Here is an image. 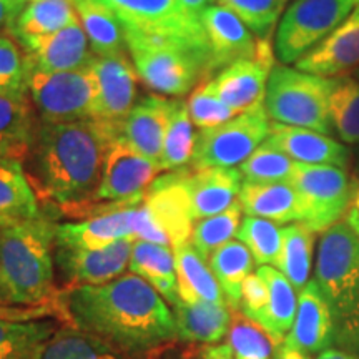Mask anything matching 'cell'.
<instances>
[{
  "instance_id": "6da1fadb",
  "label": "cell",
  "mask_w": 359,
  "mask_h": 359,
  "mask_svg": "<svg viewBox=\"0 0 359 359\" xmlns=\"http://www.w3.org/2000/svg\"><path fill=\"white\" fill-rule=\"evenodd\" d=\"M65 306L75 327L130 359H140L178 339L168 303L133 273L105 285L72 288Z\"/></svg>"
},
{
  "instance_id": "7a4b0ae2",
  "label": "cell",
  "mask_w": 359,
  "mask_h": 359,
  "mask_svg": "<svg viewBox=\"0 0 359 359\" xmlns=\"http://www.w3.org/2000/svg\"><path fill=\"white\" fill-rule=\"evenodd\" d=\"M118 127L100 120L37 125L25 158L35 195L60 212L88 203L102 178L103 161Z\"/></svg>"
},
{
  "instance_id": "3957f363",
  "label": "cell",
  "mask_w": 359,
  "mask_h": 359,
  "mask_svg": "<svg viewBox=\"0 0 359 359\" xmlns=\"http://www.w3.org/2000/svg\"><path fill=\"white\" fill-rule=\"evenodd\" d=\"M55 226L47 215L0 226V302L37 308L53 294Z\"/></svg>"
},
{
  "instance_id": "277c9868",
  "label": "cell",
  "mask_w": 359,
  "mask_h": 359,
  "mask_svg": "<svg viewBox=\"0 0 359 359\" xmlns=\"http://www.w3.org/2000/svg\"><path fill=\"white\" fill-rule=\"evenodd\" d=\"M123 29L138 79L161 95L183 97L212 77L206 34H148L125 24Z\"/></svg>"
},
{
  "instance_id": "5b68a950",
  "label": "cell",
  "mask_w": 359,
  "mask_h": 359,
  "mask_svg": "<svg viewBox=\"0 0 359 359\" xmlns=\"http://www.w3.org/2000/svg\"><path fill=\"white\" fill-rule=\"evenodd\" d=\"M314 281L333 320V344L359 359V236L346 222L323 233Z\"/></svg>"
},
{
  "instance_id": "8992f818",
  "label": "cell",
  "mask_w": 359,
  "mask_h": 359,
  "mask_svg": "<svg viewBox=\"0 0 359 359\" xmlns=\"http://www.w3.org/2000/svg\"><path fill=\"white\" fill-rule=\"evenodd\" d=\"M331 79L318 77L286 65H275L264 95V110L276 123L330 135L327 97Z\"/></svg>"
},
{
  "instance_id": "52a82bcc",
  "label": "cell",
  "mask_w": 359,
  "mask_h": 359,
  "mask_svg": "<svg viewBox=\"0 0 359 359\" xmlns=\"http://www.w3.org/2000/svg\"><path fill=\"white\" fill-rule=\"evenodd\" d=\"M25 87L42 123H70L95 118L97 79L92 65L48 74L25 64Z\"/></svg>"
},
{
  "instance_id": "ba28073f",
  "label": "cell",
  "mask_w": 359,
  "mask_h": 359,
  "mask_svg": "<svg viewBox=\"0 0 359 359\" xmlns=\"http://www.w3.org/2000/svg\"><path fill=\"white\" fill-rule=\"evenodd\" d=\"M359 0H293L276 29L275 55L283 65L296 64L358 7Z\"/></svg>"
},
{
  "instance_id": "9c48e42d",
  "label": "cell",
  "mask_w": 359,
  "mask_h": 359,
  "mask_svg": "<svg viewBox=\"0 0 359 359\" xmlns=\"http://www.w3.org/2000/svg\"><path fill=\"white\" fill-rule=\"evenodd\" d=\"M290 183L298 193L302 223L313 233L327 231L351 208L354 183L346 170L296 161Z\"/></svg>"
},
{
  "instance_id": "30bf717a",
  "label": "cell",
  "mask_w": 359,
  "mask_h": 359,
  "mask_svg": "<svg viewBox=\"0 0 359 359\" xmlns=\"http://www.w3.org/2000/svg\"><path fill=\"white\" fill-rule=\"evenodd\" d=\"M271 122L264 105L238 114L230 122L200 130L190 168H235L269 137Z\"/></svg>"
},
{
  "instance_id": "8fae6325",
  "label": "cell",
  "mask_w": 359,
  "mask_h": 359,
  "mask_svg": "<svg viewBox=\"0 0 359 359\" xmlns=\"http://www.w3.org/2000/svg\"><path fill=\"white\" fill-rule=\"evenodd\" d=\"M160 172L163 170L158 161L138 154L123 137L116 135L107 148L100 183L88 203L142 205Z\"/></svg>"
},
{
  "instance_id": "7c38bea8",
  "label": "cell",
  "mask_w": 359,
  "mask_h": 359,
  "mask_svg": "<svg viewBox=\"0 0 359 359\" xmlns=\"http://www.w3.org/2000/svg\"><path fill=\"white\" fill-rule=\"evenodd\" d=\"M273 69L275 48L271 47L269 37L258 39L257 55L224 67L205 85L224 105L236 114H243L264 102L268 79Z\"/></svg>"
},
{
  "instance_id": "4fadbf2b",
  "label": "cell",
  "mask_w": 359,
  "mask_h": 359,
  "mask_svg": "<svg viewBox=\"0 0 359 359\" xmlns=\"http://www.w3.org/2000/svg\"><path fill=\"white\" fill-rule=\"evenodd\" d=\"M135 240H120L100 250L53 246V264L58 280L69 288L98 286L123 275L132 258Z\"/></svg>"
},
{
  "instance_id": "5bb4252c",
  "label": "cell",
  "mask_w": 359,
  "mask_h": 359,
  "mask_svg": "<svg viewBox=\"0 0 359 359\" xmlns=\"http://www.w3.org/2000/svg\"><path fill=\"white\" fill-rule=\"evenodd\" d=\"M188 172L190 168L156 178L142 203L143 213L156 230L168 238L173 248L190 241L195 224L187 188Z\"/></svg>"
},
{
  "instance_id": "9a60e30c",
  "label": "cell",
  "mask_w": 359,
  "mask_h": 359,
  "mask_svg": "<svg viewBox=\"0 0 359 359\" xmlns=\"http://www.w3.org/2000/svg\"><path fill=\"white\" fill-rule=\"evenodd\" d=\"M97 79L95 118L120 127L137 103V70L128 60V53L97 57L92 60Z\"/></svg>"
},
{
  "instance_id": "2e32d148",
  "label": "cell",
  "mask_w": 359,
  "mask_h": 359,
  "mask_svg": "<svg viewBox=\"0 0 359 359\" xmlns=\"http://www.w3.org/2000/svg\"><path fill=\"white\" fill-rule=\"evenodd\" d=\"M22 48L25 50L27 65L48 74L85 69L95 58L80 22L48 37L30 40L22 45Z\"/></svg>"
},
{
  "instance_id": "e0dca14e",
  "label": "cell",
  "mask_w": 359,
  "mask_h": 359,
  "mask_svg": "<svg viewBox=\"0 0 359 359\" xmlns=\"http://www.w3.org/2000/svg\"><path fill=\"white\" fill-rule=\"evenodd\" d=\"M200 20L212 53V75L238 60L257 55L258 39H255L248 27L226 7L218 4L210 6L201 13Z\"/></svg>"
},
{
  "instance_id": "ac0fdd59",
  "label": "cell",
  "mask_w": 359,
  "mask_h": 359,
  "mask_svg": "<svg viewBox=\"0 0 359 359\" xmlns=\"http://www.w3.org/2000/svg\"><path fill=\"white\" fill-rule=\"evenodd\" d=\"M359 67V4L351 15L296 62V69L318 77L334 79Z\"/></svg>"
},
{
  "instance_id": "d6986e66",
  "label": "cell",
  "mask_w": 359,
  "mask_h": 359,
  "mask_svg": "<svg viewBox=\"0 0 359 359\" xmlns=\"http://www.w3.org/2000/svg\"><path fill=\"white\" fill-rule=\"evenodd\" d=\"M125 25L148 34L203 35L201 20H191L178 0H102Z\"/></svg>"
},
{
  "instance_id": "ffe728a7",
  "label": "cell",
  "mask_w": 359,
  "mask_h": 359,
  "mask_svg": "<svg viewBox=\"0 0 359 359\" xmlns=\"http://www.w3.org/2000/svg\"><path fill=\"white\" fill-rule=\"evenodd\" d=\"M177 103L178 100H170L161 95L143 97L120 123L118 135L138 154L160 163L165 133Z\"/></svg>"
},
{
  "instance_id": "44dd1931",
  "label": "cell",
  "mask_w": 359,
  "mask_h": 359,
  "mask_svg": "<svg viewBox=\"0 0 359 359\" xmlns=\"http://www.w3.org/2000/svg\"><path fill=\"white\" fill-rule=\"evenodd\" d=\"M264 143L298 163L333 165L343 170L349 163V150L343 143L336 142L330 135L313 132V130L271 122L269 137Z\"/></svg>"
},
{
  "instance_id": "7402d4cb",
  "label": "cell",
  "mask_w": 359,
  "mask_h": 359,
  "mask_svg": "<svg viewBox=\"0 0 359 359\" xmlns=\"http://www.w3.org/2000/svg\"><path fill=\"white\" fill-rule=\"evenodd\" d=\"M283 343L304 354L323 353L333 344L330 306L314 280L308 281V285L299 291L293 327Z\"/></svg>"
},
{
  "instance_id": "603a6c76",
  "label": "cell",
  "mask_w": 359,
  "mask_h": 359,
  "mask_svg": "<svg viewBox=\"0 0 359 359\" xmlns=\"http://www.w3.org/2000/svg\"><path fill=\"white\" fill-rule=\"evenodd\" d=\"M243 177L236 168L191 170L187 177L191 215L195 222L226 212L238 201Z\"/></svg>"
},
{
  "instance_id": "cb8c5ba5",
  "label": "cell",
  "mask_w": 359,
  "mask_h": 359,
  "mask_svg": "<svg viewBox=\"0 0 359 359\" xmlns=\"http://www.w3.org/2000/svg\"><path fill=\"white\" fill-rule=\"evenodd\" d=\"M137 208L98 215L80 223H60L55 226V245L72 248L100 250L120 240H135Z\"/></svg>"
},
{
  "instance_id": "d4e9b609",
  "label": "cell",
  "mask_w": 359,
  "mask_h": 359,
  "mask_svg": "<svg viewBox=\"0 0 359 359\" xmlns=\"http://www.w3.org/2000/svg\"><path fill=\"white\" fill-rule=\"evenodd\" d=\"M37 123L29 93L0 95V158L25 161L32 150Z\"/></svg>"
},
{
  "instance_id": "484cf974",
  "label": "cell",
  "mask_w": 359,
  "mask_h": 359,
  "mask_svg": "<svg viewBox=\"0 0 359 359\" xmlns=\"http://www.w3.org/2000/svg\"><path fill=\"white\" fill-rule=\"evenodd\" d=\"M238 201L246 217L281 224L302 223L298 193L291 183H243Z\"/></svg>"
},
{
  "instance_id": "4316f807",
  "label": "cell",
  "mask_w": 359,
  "mask_h": 359,
  "mask_svg": "<svg viewBox=\"0 0 359 359\" xmlns=\"http://www.w3.org/2000/svg\"><path fill=\"white\" fill-rule=\"evenodd\" d=\"M177 323L178 339L187 343H219L231 326V313L226 304L187 303L180 302L172 306Z\"/></svg>"
},
{
  "instance_id": "83f0119b",
  "label": "cell",
  "mask_w": 359,
  "mask_h": 359,
  "mask_svg": "<svg viewBox=\"0 0 359 359\" xmlns=\"http://www.w3.org/2000/svg\"><path fill=\"white\" fill-rule=\"evenodd\" d=\"M128 269L143 278L168 304L180 302L175 255L170 246L135 240Z\"/></svg>"
},
{
  "instance_id": "f1b7e54d",
  "label": "cell",
  "mask_w": 359,
  "mask_h": 359,
  "mask_svg": "<svg viewBox=\"0 0 359 359\" xmlns=\"http://www.w3.org/2000/svg\"><path fill=\"white\" fill-rule=\"evenodd\" d=\"M77 22L80 20L74 0H35L25 6L11 25V34L22 47L30 40L48 37Z\"/></svg>"
},
{
  "instance_id": "f546056e",
  "label": "cell",
  "mask_w": 359,
  "mask_h": 359,
  "mask_svg": "<svg viewBox=\"0 0 359 359\" xmlns=\"http://www.w3.org/2000/svg\"><path fill=\"white\" fill-rule=\"evenodd\" d=\"M173 255L175 266H177L178 294L182 302L226 304L213 271L200 257L198 251L193 248L190 241L175 246Z\"/></svg>"
},
{
  "instance_id": "4dcf8cb0",
  "label": "cell",
  "mask_w": 359,
  "mask_h": 359,
  "mask_svg": "<svg viewBox=\"0 0 359 359\" xmlns=\"http://www.w3.org/2000/svg\"><path fill=\"white\" fill-rule=\"evenodd\" d=\"M80 25L97 57H111L127 53V40L122 20L102 0H79L75 2Z\"/></svg>"
},
{
  "instance_id": "1f68e13d",
  "label": "cell",
  "mask_w": 359,
  "mask_h": 359,
  "mask_svg": "<svg viewBox=\"0 0 359 359\" xmlns=\"http://www.w3.org/2000/svg\"><path fill=\"white\" fill-rule=\"evenodd\" d=\"M42 215L37 195L20 161L0 158V226Z\"/></svg>"
},
{
  "instance_id": "d6a6232c",
  "label": "cell",
  "mask_w": 359,
  "mask_h": 359,
  "mask_svg": "<svg viewBox=\"0 0 359 359\" xmlns=\"http://www.w3.org/2000/svg\"><path fill=\"white\" fill-rule=\"evenodd\" d=\"M257 273L266 283L269 293L266 311L259 321V326L271 336L276 344H281L293 327L296 311H298L296 290L280 269L259 266Z\"/></svg>"
},
{
  "instance_id": "836d02e7",
  "label": "cell",
  "mask_w": 359,
  "mask_h": 359,
  "mask_svg": "<svg viewBox=\"0 0 359 359\" xmlns=\"http://www.w3.org/2000/svg\"><path fill=\"white\" fill-rule=\"evenodd\" d=\"M58 327L50 318L11 320L0 316V359H39Z\"/></svg>"
},
{
  "instance_id": "e575fe53",
  "label": "cell",
  "mask_w": 359,
  "mask_h": 359,
  "mask_svg": "<svg viewBox=\"0 0 359 359\" xmlns=\"http://www.w3.org/2000/svg\"><path fill=\"white\" fill-rule=\"evenodd\" d=\"M255 259L241 241H228L219 246L208 259V266L217 278L224 294L226 306L238 311L241 303V288L246 278L253 271Z\"/></svg>"
},
{
  "instance_id": "d590c367",
  "label": "cell",
  "mask_w": 359,
  "mask_h": 359,
  "mask_svg": "<svg viewBox=\"0 0 359 359\" xmlns=\"http://www.w3.org/2000/svg\"><path fill=\"white\" fill-rule=\"evenodd\" d=\"M281 253L275 266L296 291H302L311 275L314 233L303 223H291L281 228Z\"/></svg>"
},
{
  "instance_id": "8d00e7d4",
  "label": "cell",
  "mask_w": 359,
  "mask_h": 359,
  "mask_svg": "<svg viewBox=\"0 0 359 359\" xmlns=\"http://www.w3.org/2000/svg\"><path fill=\"white\" fill-rule=\"evenodd\" d=\"M327 114L331 128L338 133L341 142L359 143V82L349 75L331 79L327 97Z\"/></svg>"
},
{
  "instance_id": "74e56055",
  "label": "cell",
  "mask_w": 359,
  "mask_h": 359,
  "mask_svg": "<svg viewBox=\"0 0 359 359\" xmlns=\"http://www.w3.org/2000/svg\"><path fill=\"white\" fill-rule=\"evenodd\" d=\"M39 359H130L95 336L75 326H62L45 344Z\"/></svg>"
},
{
  "instance_id": "f35d334b",
  "label": "cell",
  "mask_w": 359,
  "mask_h": 359,
  "mask_svg": "<svg viewBox=\"0 0 359 359\" xmlns=\"http://www.w3.org/2000/svg\"><path fill=\"white\" fill-rule=\"evenodd\" d=\"M196 135L193 132V122L188 114L185 102L178 100L170 125L165 133L161 148L160 167L163 172H180L190 168L195 154Z\"/></svg>"
},
{
  "instance_id": "ab89813d",
  "label": "cell",
  "mask_w": 359,
  "mask_h": 359,
  "mask_svg": "<svg viewBox=\"0 0 359 359\" xmlns=\"http://www.w3.org/2000/svg\"><path fill=\"white\" fill-rule=\"evenodd\" d=\"M241 213L243 210H241L240 201H236L226 212L198 219L193 224L190 243L205 262L210 259L219 246L226 245L233 236H236L241 224Z\"/></svg>"
},
{
  "instance_id": "60d3db41",
  "label": "cell",
  "mask_w": 359,
  "mask_h": 359,
  "mask_svg": "<svg viewBox=\"0 0 359 359\" xmlns=\"http://www.w3.org/2000/svg\"><path fill=\"white\" fill-rule=\"evenodd\" d=\"M236 238L250 250L255 263L259 266L276 264L283 243L281 228L278 223L264 218L245 217L238 228Z\"/></svg>"
},
{
  "instance_id": "b9f144b4",
  "label": "cell",
  "mask_w": 359,
  "mask_h": 359,
  "mask_svg": "<svg viewBox=\"0 0 359 359\" xmlns=\"http://www.w3.org/2000/svg\"><path fill=\"white\" fill-rule=\"evenodd\" d=\"M294 163L290 156L263 143L240 165V173L245 183H290Z\"/></svg>"
},
{
  "instance_id": "7bdbcfd3",
  "label": "cell",
  "mask_w": 359,
  "mask_h": 359,
  "mask_svg": "<svg viewBox=\"0 0 359 359\" xmlns=\"http://www.w3.org/2000/svg\"><path fill=\"white\" fill-rule=\"evenodd\" d=\"M231 11L258 39H268L285 13L288 0H215Z\"/></svg>"
},
{
  "instance_id": "ee69618b",
  "label": "cell",
  "mask_w": 359,
  "mask_h": 359,
  "mask_svg": "<svg viewBox=\"0 0 359 359\" xmlns=\"http://www.w3.org/2000/svg\"><path fill=\"white\" fill-rule=\"evenodd\" d=\"M230 344L236 359H271L278 344L257 323L243 314H236L228 331Z\"/></svg>"
},
{
  "instance_id": "f6af8a7d",
  "label": "cell",
  "mask_w": 359,
  "mask_h": 359,
  "mask_svg": "<svg viewBox=\"0 0 359 359\" xmlns=\"http://www.w3.org/2000/svg\"><path fill=\"white\" fill-rule=\"evenodd\" d=\"M188 114L195 127L200 130L215 128L219 125L230 122L238 115L235 110L224 105L219 98L212 93L205 83H201L188 98Z\"/></svg>"
},
{
  "instance_id": "bcb514c9",
  "label": "cell",
  "mask_w": 359,
  "mask_h": 359,
  "mask_svg": "<svg viewBox=\"0 0 359 359\" xmlns=\"http://www.w3.org/2000/svg\"><path fill=\"white\" fill-rule=\"evenodd\" d=\"M25 92V57L12 39L0 35V95Z\"/></svg>"
},
{
  "instance_id": "7dc6e473",
  "label": "cell",
  "mask_w": 359,
  "mask_h": 359,
  "mask_svg": "<svg viewBox=\"0 0 359 359\" xmlns=\"http://www.w3.org/2000/svg\"><path fill=\"white\" fill-rule=\"evenodd\" d=\"M268 286L266 283L258 273H251L243 283L241 288V303H240V313L250 321L259 325L264 311L268 306Z\"/></svg>"
},
{
  "instance_id": "c3c4849f",
  "label": "cell",
  "mask_w": 359,
  "mask_h": 359,
  "mask_svg": "<svg viewBox=\"0 0 359 359\" xmlns=\"http://www.w3.org/2000/svg\"><path fill=\"white\" fill-rule=\"evenodd\" d=\"M47 314V308L37 306V308H19V306H0V316L11 318V320H39V318H45Z\"/></svg>"
},
{
  "instance_id": "681fc988",
  "label": "cell",
  "mask_w": 359,
  "mask_h": 359,
  "mask_svg": "<svg viewBox=\"0 0 359 359\" xmlns=\"http://www.w3.org/2000/svg\"><path fill=\"white\" fill-rule=\"evenodd\" d=\"M24 8V0H0V29L11 27Z\"/></svg>"
},
{
  "instance_id": "f907efd6",
  "label": "cell",
  "mask_w": 359,
  "mask_h": 359,
  "mask_svg": "<svg viewBox=\"0 0 359 359\" xmlns=\"http://www.w3.org/2000/svg\"><path fill=\"white\" fill-rule=\"evenodd\" d=\"M180 7L185 12V15L191 20H200L201 13L205 12V8L213 6L212 2L215 0H178Z\"/></svg>"
},
{
  "instance_id": "816d5d0a",
  "label": "cell",
  "mask_w": 359,
  "mask_h": 359,
  "mask_svg": "<svg viewBox=\"0 0 359 359\" xmlns=\"http://www.w3.org/2000/svg\"><path fill=\"white\" fill-rule=\"evenodd\" d=\"M203 359H235V353L230 344H217V346H208L201 353Z\"/></svg>"
},
{
  "instance_id": "f5cc1de1",
  "label": "cell",
  "mask_w": 359,
  "mask_h": 359,
  "mask_svg": "<svg viewBox=\"0 0 359 359\" xmlns=\"http://www.w3.org/2000/svg\"><path fill=\"white\" fill-rule=\"evenodd\" d=\"M273 358L275 359H311L309 354H304L302 351H298V349L290 348L288 344L285 343L278 344L275 348V354H273Z\"/></svg>"
},
{
  "instance_id": "db71d44e",
  "label": "cell",
  "mask_w": 359,
  "mask_h": 359,
  "mask_svg": "<svg viewBox=\"0 0 359 359\" xmlns=\"http://www.w3.org/2000/svg\"><path fill=\"white\" fill-rule=\"evenodd\" d=\"M318 359H358L351 356V354L341 351V349H326V351H323Z\"/></svg>"
},
{
  "instance_id": "11a10c76",
  "label": "cell",
  "mask_w": 359,
  "mask_h": 359,
  "mask_svg": "<svg viewBox=\"0 0 359 359\" xmlns=\"http://www.w3.org/2000/svg\"><path fill=\"white\" fill-rule=\"evenodd\" d=\"M346 223L353 228V231L359 236V213L356 212V210L349 208V212L346 215Z\"/></svg>"
},
{
  "instance_id": "9f6ffc18",
  "label": "cell",
  "mask_w": 359,
  "mask_h": 359,
  "mask_svg": "<svg viewBox=\"0 0 359 359\" xmlns=\"http://www.w3.org/2000/svg\"><path fill=\"white\" fill-rule=\"evenodd\" d=\"M351 208L356 210V212L359 213V183H354V193H353Z\"/></svg>"
},
{
  "instance_id": "6f0895ef",
  "label": "cell",
  "mask_w": 359,
  "mask_h": 359,
  "mask_svg": "<svg viewBox=\"0 0 359 359\" xmlns=\"http://www.w3.org/2000/svg\"><path fill=\"white\" fill-rule=\"evenodd\" d=\"M354 172H356V177L359 178V150H358V155H356V165H354Z\"/></svg>"
},
{
  "instance_id": "680465c9",
  "label": "cell",
  "mask_w": 359,
  "mask_h": 359,
  "mask_svg": "<svg viewBox=\"0 0 359 359\" xmlns=\"http://www.w3.org/2000/svg\"><path fill=\"white\" fill-rule=\"evenodd\" d=\"M351 75H353V77H354V79H356V80H358V82H359V67H358V69H356V70H353V72H351Z\"/></svg>"
},
{
  "instance_id": "91938a15",
  "label": "cell",
  "mask_w": 359,
  "mask_h": 359,
  "mask_svg": "<svg viewBox=\"0 0 359 359\" xmlns=\"http://www.w3.org/2000/svg\"><path fill=\"white\" fill-rule=\"evenodd\" d=\"M24 2H25V4H27V2H29V4H30V2H35V0H24Z\"/></svg>"
},
{
  "instance_id": "94428289",
  "label": "cell",
  "mask_w": 359,
  "mask_h": 359,
  "mask_svg": "<svg viewBox=\"0 0 359 359\" xmlns=\"http://www.w3.org/2000/svg\"><path fill=\"white\" fill-rule=\"evenodd\" d=\"M75 2H79V0H74V4H75Z\"/></svg>"
}]
</instances>
